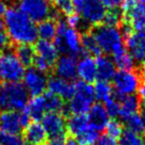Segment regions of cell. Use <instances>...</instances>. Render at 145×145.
Instances as JSON below:
<instances>
[{"instance_id":"obj_44","label":"cell","mask_w":145,"mask_h":145,"mask_svg":"<svg viewBox=\"0 0 145 145\" xmlns=\"http://www.w3.org/2000/svg\"><path fill=\"white\" fill-rule=\"evenodd\" d=\"M137 91H138V99L140 101V105L145 108V83L140 85Z\"/></svg>"},{"instance_id":"obj_50","label":"cell","mask_w":145,"mask_h":145,"mask_svg":"<svg viewBox=\"0 0 145 145\" xmlns=\"http://www.w3.org/2000/svg\"><path fill=\"white\" fill-rule=\"evenodd\" d=\"M141 119H142V123H143V130L145 132V108L142 110V113H141Z\"/></svg>"},{"instance_id":"obj_6","label":"cell","mask_w":145,"mask_h":145,"mask_svg":"<svg viewBox=\"0 0 145 145\" xmlns=\"http://www.w3.org/2000/svg\"><path fill=\"white\" fill-rule=\"evenodd\" d=\"M25 66L16 53L5 50L0 54V81L2 83H17L23 79Z\"/></svg>"},{"instance_id":"obj_3","label":"cell","mask_w":145,"mask_h":145,"mask_svg":"<svg viewBox=\"0 0 145 145\" xmlns=\"http://www.w3.org/2000/svg\"><path fill=\"white\" fill-rule=\"evenodd\" d=\"M54 45L59 53L78 56L82 54V43L80 32L76 29L68 27L66 20L59 19L57 22V34L54 39Z\"/></svg>"},{"instance_id":"obj_17","label":"cell","mask_w":145,"mask_h":145,"mask_svg":"<svg viewBox=\"0 0 145 145\" xmlns=\"http://www.w3.org/2000/svg\"><path fill=\"white\" fill-rule=\"evenodd\" d=\"M47 89H48L49 93L61 97L64 101H69L74 95L75 84L62 79L60 77L54 76V77L48 79Z\"/></svg>"},{"instance_id":"obj_24","label":"cell","mask_w":145,"mask_h":145,"mask_svg":"<svg viewBox=\"0 0 145 145\" xmlns=\"http://www.w3.org/2000/svg\"><path fill=\"white\" fill-rule=\"evenodd\" d=\"M119 105H120V108H119L118 116L121 119L125 120L131 115L138 113L139 107H140V101L138 99V97L131 95L119 97Z\"/></svg>"},{"instance_id":"obj_20","label":"cell","mask_w":145,"mask_h":145,"mask_svg":"<svg viewBox=\"0 0 145 145\" xmlns=\"http://www.w3.org/2000/svg\"><path fill=\"white\" fill-rule=\"evenodd\" d=\"M95 62H97V80L105 82L112 81L116 72V67L113 61L108 57L99 55L95 59Z\"/></svg>"},{"instance_id":"obj_7","label":"cell","mask_w":145,"mask_h":145,"mask_svg":"<svg viewBox=\"0 0 145 145\" xmlns=\"http://www.w3.org/2000/svg\"><path fill=\"white\" fill-rule=\"evenodd\" d=\"M112 82L116 97L119 99L126 95H134L141 85V78L133 70H119L115 72Z\"/></svg>"},{"instance_id":"obj_40","label":"cell","mask_w":145,"mask_h":145,"mask_svg":"<svg viewBox=\"0 0 145 145\" xmlns=\"http://www.w3.org/2000/svg\"><path fill=\"white\" fill-rule=\"evenodd\" d=\"M33 65H34L35 69H37V70L40 71V72H45V74L48 72H50L53 68V66L50 64V63L47 62L46 60H44V59H42L39 56L35 57Z\"/></svg>"},{"instance_id":"obj_2","label":"cell","mask_w":145,"mask_h":145,"mask_svg":"<svg viewBox=\"0 0 145 145\" xmlns=\"http://www.w3.org/2000/svg\"><path fill=\"white\" fill-rule=\"evenodd\" d=\"M29 93L20 82L0 85V109L22 111L29 101Z\"/></svg>"},{"instance_id":"obj_19","label":"cell","mask_w":145,"mask_h":145,"mask_svg":"<svg viewBox=\"0 0 145 145\" xmlns=\"http://www.w3.org/2000/svg\"><path fill=\"white\" fill-rule=\"evenodd\" d=\"M23 138L30 145H42L46 143L48 135L42 123L34 121V122H30L25 127Z\"/></svg>"},{"instance_id":"obj_21","label":"cell","mask_w":145,"mask_h":145,"mask_svg":"<svg viewBox=\"0 0 145 145\" xmlns=\"http://www.w3.org/2000/svg\"><path fill=\"white\" fill-rule=\"evenodd\" d=\"M34 50L36 53V56L41 57L54 67L57 59L59 58V51L54 45V43H52L51 41L41 40L40 39L39 41L37 40L35 42Z\"/></svg>"},{"instance_id":"obj_9","label":"cell","mask_w":145,"mask_h":145,"mask_svg":"<svg viewBox=\"0 0 145 145\" xmlns=\"http://www.w3.org/2000/svg\"><path fill=\"white\" fill-rule=\"evenodd\" d=\"M23 85L32 97L41 95L47 91L48 78L46 74L35 68H29L23 76Z\"/></svg>"},{"instance_id":"obj_34","label":"cell","mask_w":145,"mask_h":145,"mask_svg":"<svg viewBox=\"0 0 145 145\" xmlns=\"http://www.w3.org/2000/svg\"><path fill=\"white\" fill-rule=\"evenodd\" d=\"M66 23L68 25V27L76 30H83L86 31V27L89 26L87 23L84 21V19L82 18V16H80L79 14L76 13H72V14L68 15L66 19Z\"/></svg>"},{"instance_id":"obj_28","label":"cell","mask_w":145,"mask_h":145,"mask_svg":"<svg viewBox=\"0 0 145 145\" xmlns=\"http://www.w3.org/2000/svg\"><path fill=\"white\" fill-rule=\"evenodd\" d=\"M81 43L82 50L86 53V55H89V56L93 57H97L99 55H101V51L99 50V46H97L91 33L85 32V34L81 37Z\"/></svg>"},{"instance_id":"obj_4","label":"cell","mask_w":145,"mask_h":145,"mask_svg":"<svg viewBox=\"0 0 145 145\" xmlns=\"http://www.w3.org/2000/svg\"><path fill=\"white\" fill-rule=\"evenodd\" d=\"M93 87L91 84L80 81L75 84V91L69 99L65 112L72 114H87L91 105L95 103Z\"/></svg>"},{"instance_id":"obj_12","label":"cell","mask_w":145,"mask_h":145,"mask_svg":"<svg viewBox=\"0 0 145 145\" xmlns=\"http://www.w3.org/2000/svg\"><path fill=\"white\" fill-rule=\"evenodd\" d=\"M125 45L135 62L142 63L145 60V29L130 31L125 35Z\"/></svg>"},{"instance_id":"obj_51","label":"cell","mask_w":145,"mask_h":145,"mask_svg":"<svg viewBox=\"0 0 145 145\" xmlns=\"http://www.w3.org/2000/svg\"><path fill=\"white\" fill-rule=\"evenodd\" d=\"M67 145H80V144L75 139H69V140L67 141Z\"/></svg>"},{"instance_id":"obj_46","label":"cell","mask_w":145,"mask_h":145,"mask_svg":"<svg viewBox=\"0 0 145 145\" xmlns=\"http://www.w3.org/2000/svg\"><path fill=\"white\" fill-rule=\"evenodd\" d=\"M121 1V6H122V10H126L127 8H128L129 6H131V5L133 4V3L135 2L134 0H120Z\"/></svg>"},{"instance_id":"obj_11","label":"cell","mask_w":145,"mask_h":145,"mask_svg":"<svg viewBox=\"0 0 145 145\" xmlns=\"http://www.w3.org/2000/svg\"><path fill=\"white\" fill-rule=\"evenodd\" d=\"M80 13L89 26H97L103 22L106 8L101 0H85V4Z\"/></svg>"},{"instance_id":"obj_10","label":"cell","mask_w":145,"mask_h":145,"mask_svg":"<svg viewBox=\"0 0 145 145\" xmlns=\"http://www.w3.org/2000/svg\"><path fill=\"white\" fill-rule=\"evenodd\" d=\"M42 125L48 137L52 139L65 138L67 133L66 120L61 112H47L42 117Z\"/></svg>"},{"instance_id":"obj_54","label":"cell","mask_w":145,"mask_h":145,"mask_svg":"<svg viewBox=\"0 0 145 145\" xmlns=\"http://www.w3.org/2000/svg\"><path fill=\"white\" fill-rule=\"evenodd\" d=\"M143 144L145 145V138H143Z\"/></svg>"},{"instance_id":"obj_45","label":"cell","mask_w":145,"mask_h":145,"mask_svg":"<svg viewBox=\"0 0 145 145\" xmlns=\"http://www.w3.org/2000/svg\"><path fill=\"white\" fill-rule=\"evenodd\" d=\"M72 1V7H74V11L77 13H80L82 11L84 4H85V0H71Z\"/></svg>"},{"instance_id":"obj_42","label":"cell","mask_w":145,"mask_h":145,"mask_svg":"<svg viewBox=\"0 0 145 145\" xmlns=\"http://www.w3.org/2000/svg\"><path fill=\"white\" fill-rule=\"evenodd\" d=\"M9 43H10V39H9L7 33L4 31H0V54L7 50L9 47Z\"/></svg>"},{"instance_id":"obj_37","label":"cell","mask_w":145,"mask_h":145,"mask_svg":"<svg viewBox=\"0 0 145 145\" xmlns=\"http://www.w3.org/2000/svg\"><path fill=\"white\" fill-rule=\"evenodd\" d=\"M105 110H106L107 114H108L109 118H115L118 116L119 114V108H120V105H119V99L112 97L109 101L105 103Z\"/></svg>"},{"instance_id":"obj_29","label":"cell","mask_w":145,"mask_h":145,"mask_svg":"<svg viewBox=\"0 0 145 145\" xmlns=\"http://www.w3.org/2000/svg\"><path fill=\"white\" fill-rule=\"evenodd\" d=\"M44 97L46 101L47 112H65L66 105H65L64 99L49 91H45Z\"/></svg>"},{"instance_id":"obj_47","label":"cell","mask_w":145,"mask_h":145,"mask_svg":"<svg viewBox=\"0 0 145 145\" xmlns=\"http://www.w3.org/2000/svg\"><path fill=\"white\" fill-rule=\"evenodd\" d=\"M49 145H67V142L64 140V138H57L52 139L51 143Z\"/></svg>"},{"instance_id":"obj_30","label":"cell","mask_w":145,"mask_h":145,"mask_svg":"<svg viewBox=\"0 0 145 145\" xmlns=\"http://www.w3.org/2000/svg\"><path fill=\"white\" fill-rule=\"evenodd\" d=\"M15 53H16L20 62L25 67L31 66L34 62L35 57H36L35 50L31 45H19Z\"/></svg>"},{"instance_id":"obj_49","label":"cell","mask_w":145,"mask_h":145,"mask_svg":"<svg viewBox=\"0 0 145 145\" xmlns=\"http://www.w3.org/2000/svg\"><path fill=\"white\" fill-rule=\"evenodd\" d=\"M141 77L143 78V79L145 80V60L142 62V64H141Z\"/></svg>"},{"instance_id":"obj_14","label":"cell","mask_w":145,"mask_h":145,"mask_svg":"<svg viewBox=\"0 0 145 145\" xmlns=\"http://www.w3.org/2000/svg\"><path fill=\"white\" fill-rule=\"evenodd\" d=\"M57 77L67 81H74L77 78V60L72 55H63L57 59L54 65Z\"/></svg>"},{"instance_id":"obj_1","label":"cell","mask_w":145,"mask_h":145,"mask_svg":"<svg viewBox=\"0 0 145 145\" xmlns=\"http://www.w3.org/2000/svg\"><path fill=\"white\" fill-rule=\"evenodd\" d=\"M3 20L9 39L18 46L32 45L38 40L35 22L19 8H7Z\"/></svg>"},{"instance_id":"obj_16","label":"cell","mask_w":145,"mask_h":145,"mask_svg":"<svg viewBox=\"0 0 145 145\" xmlns=\"http://www.w3.org/2000/svg\"><path fill=\"white\" fill-rule=\"evenodd\" d=\"M77 77L86 83H95L97 80V62L93 56L85 55L77 62Z\"/></svg>"},{"instance_id":"obj_8","label":"cell","mask_w":145,"mask_h":145,"mask_svg":"<svg viewBox=\"0 0 145 145\" xmlns=\"http://www.w3.org/2000/svg\"><path fill=\"white\" fill-rule=\"evenodd\" d=\"M19 9L34 22H41L50 18L53 9L49 0H20Z\"/></svg>"},{"instance_id":"obj_5","label":"cell","mask_w":145,"mask_h":145,"mask_svg":"<svg viewBox=\"0 0 145 145\" xmlns=\"http://www.w3.org/2000/svg\"><path fill=\"white\" fill-rule=\"evenodd\" d=\"M91 33L101 53L111 54L118 47L123 45L122 32L120 29L115 26L99 24L97 26H95Z\"/></svg>"},{"instance_id":"obj_56","label":"cell","mask_w":145,"mask_h":145,"mask_svg":"<svg viewBox=\"0 0 145 145\" xmlns=\"http://www.w3.org/2000/svg\"><path fill=\"white\" fill-rule=\"evenodd\" d=\"M0 145H1V144H0Z\"/></svg>"},{"instance_id":"obj_52","label":"cell","mask_w":145,"mask_h":145,"mask_svg":"<svg viewBox=\"0 0 145 145\" xmlns=\"http://www.w3.org/2000/svg\"><path fill=\"white\" fill-rule=\"evenodd\" d=\"M5 29V24H4V20L0 18V31H3Z\"/></svg>"},{"instance_id":"obj_26","label":"cell","mask_w":145,"mask_h":145,"mask_svg":"<svg viewBox=\"0 0 145 145\" xmlns=\"http://www.w3.org/2000/svg\"><path fill=\"white\" fill-rule=\"evenodd\" d=\"M93 87V95H95V99L99 103H106L110 99L113 97L114 91L113 88L109 84V82L105 81H97L95 82Z\"/></svg>"},{"instance_id":"obj_13","label":"cell","mask_w":145,"mask_h":145,"mask_svg":"<svg viewBox=\"0 0 145 145\" xmlns=\"http://www.w3.org/2000/svg\"><path fill=\"white\" fill-rule=\"evenodd\" d=\"M124 24L130 27L131 30L138 31L145 29V5L134 2L126 10L123 11Z\"/></svg>"},{"instance_id":"obj_33","label":"cell","mask_w":145,"mask_h":145,"mask_svg":"<svg viewBox=\"0 0 145 145\" xmlns=\"http://www.w3.org/2000/svg\"><path fill=\"white\" fill-rule=\"evenodd\" d=\"M105 131H106V135L112 137L114 139H118L120 137V135L123 132V126L118 120H116L115 118L109 119V121L107 122L106 126H105Z\"/></svg>"},{"instance_id":"obj_43","label":"cell","mask_w":145,"mask_h":145,"mask_svg":"<svg viewBox=\"0 0 145 145\" xmlns=\"http://www.w3.org/2000/svg\"><path fill=\"white\" fill-rule=\"evenodd\" d=\"M105 8L108 9H116L118 5H120V0H101Z\"/></svg>"},{"instance_id":"obj_15","label":"cell","mask_w":145,"mask_h":145,"mask_svg":"<svg viewBox=\"0 0 145 145\" xmlns=\"http://www.w3.org/2000/svg\"><path fill=\"white\" fill-rule=\"evenodd\" d=\"M23 128L20 111L2 110L0 113V132L19 134Z\"/></svg>"},{"instance_id":"obj_18","label":"cell","mask_w":145,"mask_h":145,"mask_svg":"<svg viewBox=\"0 0 145 145\" xmlns=\"http://www.w3.org/2000/svg\"><path fill=\"white\" fill-rule=\"evenodd\" d=\"M87 113L89 126L97 131L105 130V126L110 118H109L108 114L105 110V105H103V103H93Z\"/></svg>"},{"instance_id":"obj_27","label":"cell","mask_w":145,"mask_h":145,"mask_svg":"<svg viewBox=\"0 0 145 145\" xmlns=\"http://www.w3.org/2000/svg\"><path fill=\"white\" fill-rule=\"evenodd\" d=\"M37 33L41 40H54L57 34V22L50 18L41 21L37 26Z\"/></svg>"},{"instance_id":"obj_48","label":"cell","mask_w":145,"mask_h":145,"mask_svg":"<svg viewBox=\"0 0 145 145\" xmlns=\"http://www.w3.org/2000/svg\"><path fill=\"white\" fill-rule=\"evenodd\" d=\"M6 10H7V5L5 4V2H3V1L0 0V18L2 16H4Z\"/></svg>"},{"instance_id":"obj_32","label":"cell","mask_w":145,"mask_h":145,"mask_svg":"<svg viewBox=\"0 0 145 145\" xmlns=\"http://www.w3.org/2000/svg\"><path fill=\"white\" fill-rule=\"evenodd\" d=\"M118 145H144L141 134L129 129L123 130L122 134L118 138Z\"/></svg>"},{"instance_id":"obj_22","label":"cell","mask_w":145,"mask_h":145,"mask_svg":"<svg viewBox=\"0 0 145 145\" xmlns=\"http://www.w3.org/2000/svg\"><path fill=\"white\" fill-rule=\"evenodd\" d=\"M112 61L114 63L115 67L119 70L123 71H131L135 68V61L133 57L130 55L128 50L124 45H121L120 47L114 50L112 53Z\"/></svg>"},{"instance_id":"obj_53","label":"cell","mask_w":145,"mask_h":145,"mask_svg":"<svg viewBox=\"0 0 145 145\" xmlns=\"http://www.w3.org/2000/svg\"><path fill=\"white\" fill-rule=\"evenodd\" d=\"M139 3H142V4H144L145 5V0H137Z\"/></svg>"},{"instance_id":"obj_36","label":"cell","mask_w":145,"mask_h":145,"mask_svg":"<svg viewBox=\"0 0 145 145\" xmlns=\"http://www.w3.org/2000/svg\"><path fill=\"white\" fill-rule=\"evenodd\" d=\"M0 144L1 145H25L24 138L19 134H7L0 132Z\"/></svg>"},{"instance_id":"obj_38","label":"cell","mask_w":145,"mask_h":145,"mask_svg":"<svg viewBox=\"0 0 145 145\" xmlns=\"http://www.w3.org/2000/svg\"><path fill=\"white\" fill-rule=\"evenodd\" d=\"M54 4L55 9L58 12L63 13L67 16L75 12L71 0H54Z\"/></svg>"},{"instance_id":"obj_41","label":"cell","mask_w":145,"mask_h":145,"mask_svg":"<svg viewBox=\"0 0 145 145\" xmlns=\"http://www.w3.org/2000/svg\"><path fill=\"white\" fill-rule=\"evenodd\" d=\"M95 145H118V141L108 135H103L99 136Z\"/></svg>"},{"instance_id":"obj_39","label":"cell","mask_w":145,"mask_h":145,"mask_svg":"<svg viewBox=\"0 0 145 145\" xmlns=\"http://www.w3.org/2000/svg\"><path fill=\"white\" fill-rule=\"evenodd\" d=\"M121 20V15L116 9H109V11L105 14V17L103 19V24L109 25V26H115L119 24Z\"/></svg>"},{"instance_id":"obj_35","label":"cell","mask_w":145,"mask_h":145,"mask_svg":"<svg viewBox=\"0 0 145 145\" xmlns=\"http://www.w3.org/2000/svg\"><path fill=\"white\" fill-rule=\"evenodd\" d=\"M125 123L127 125V129L141 134L142 132H144L143 130V123L142 119H141V115H139L138 113L133 114L131 116H129L128 118L125 119Z\"/></svg>"},{"instance_id":"obj_23","label":"cell","mask_w":145,"mask_h":145,"mask_svg":"<svg viewBox=\"0 0 145 145\" xmlns=\"http://www.w3.org/2000/svg\"><path fill=\"white\" fill-rule=\"evenodd\" d=\"M25 110L31 119L35 121H38L42 119V117L47 113V107H46V101H45L44 93L41 95H36L33 97L31 99L28 101Z\"/></svg>"},{"instance_id":"obj_55","label":"cell","mask_w":145,"mask_h":145,"mask_svg":"<svg viewBox=\"0 0 145 145\" xmlns=\"http://www.w3.org/2000/svg\"><path fill=\"white\" fill-rule=\"evenodd\" d=\"M42 145H49V144H46V143H44V144H42Z\"/></svg>"},{"instance_id":"obj_25","label":"cell","mask_w":145,"mask_h":145,"mask_svg":"<svg viewBox=\"0 0 145 145\" xmlns=\"http://www.w3.org/2000/svg\"><path fill=\"white\" fill-rule=\"evenodd\" d=\"M89 127L87 114H72L66 121L67 132L76 137L78 134Z\"/></svg>"},{"instance_id":"obj_31","label":"cell","mask_w":145,"mask_h":145,"mask_svg":"<svg viewBox=\"0 0 145 145\" xmlns=\"http://www.w3.org/2000/svg\"><path fill=\"white\" fill-rule=\"evenodd\" d=\"M99 138V131L93 127H88L86 130L76 136V141L80 145H95Z\"/></svg>"}]
</instances>
